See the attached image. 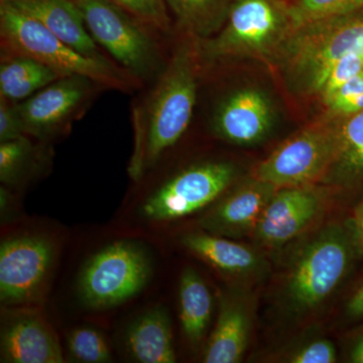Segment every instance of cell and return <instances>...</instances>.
<instances>
[{
  "label": "cell",
  "instance_id": "cell-1",
  "mask_svg": "<svg viewBox=\"0 0 363 363\" xmlns=\"http://www.w3.org/2000/svg\"><path fill=\"white\" fill-rule=\"evenodd\" d=\"M195 59L190 45L178 48L150 96L136 133L130 169L133 178L155 166L187 130L197 97Z\"/></svg>",
  "mask_w": 363,
  "mask_h": 363
},
{
  "label": "cell",
  "instance_id": "cell-2",
  "mask_svg": "<svg viewBox=\"0 0 363 363\" xmlns=\"http://www.w3.org/2000/svg\"><path fill=\"white\" fill-rule=\"evenodd\" d=\"M363 52V11L303 23L292 28L274 65L301 95H319L333 67Z\"/></svg>",
  "mask_w": 363,
  "mask_h": 363
},
{
  "label": "cell",
  "instance_id": "cell-3",
  "mask_svg": "<svg viewBox=\"0 0 363 363\" xmlns=\"http://www.w3.org/2000/svg\"><path fill=\"white\" fill-rule=\"evenodd\" d=\"M1 45L11 55L30 57L63 76H82L93 83L128 90L133 77L125 69L117 68L106 59L84 56L59 39L39 21L13 4H0Z\"/></svg>",
  "mask_w": 363,
  "mask_h": 363
},
{
  "label": "cell",
  "instance_id": "cell-4",
  "mask_svg": "<svg viewBox=\"0 0 363 363\" xmlns=\"http://www.w3.org/2000/svg\"><path fill=\"white\" fill-rule=\"evenodd\" d=\"M293 28L286 0H235L224 26L202 40L207 59L250 58L274 64Z\"/></svg>",
  "mask_w": 363,
  "mask_h": 363
},
{
  "label": "cell",
  "instance_id": "cell-5",
  "mask_svg": "<svg viewBox=\"0 0 363 363\" xmlns=\"http://www.w3.org/2000/svg\"><path fill=\"white\" fill-rule=\"evenodd\" d=\"M359 250L352 227L333 224L310 241L286 284V298L296 313L311 311L337 288Z\"/></svg>",
  "mask_w": 363,
  "mask_h": 363
},
{
  "label": "cell",
  "instance_id": "cell-6",
  "mask_svg": "<svg viewBox=\"0 0 363 363\" xmlns=\"http://www.w3.org/2000/svg\"><path fill=\"white\" fill-rule=\"evenodd\" d=\"M340 118L328 113L298 131L260 162L252 177L277 189L314 185L337 164Z\"/></svg>",
  "mask_w": 363,
  "mask_h": 363
},
{
  "label": "cell",
  "instance_id": "cell-7",
  "mask_svg": "<svg viewBox=\"0 0 363 363\" xmlns=\"http://www.w3.org/2000/svg\"><path fill=\"white\" fill-rule=\"evenodd\" d=\"M152 272L149 252L140 243L116 241L95 253L78 279L81 302L91 309H106L140 292Z\"/></svg>",
  "mask_w": 363,
  "mask_h": 363
},
{
  "label": "cell",
  "instance_id": "cell-8",
  "mask_svg": "<svg viewBox=\"0 0 363 363\" xmlns=\"http://www.w3.org/2000/svg\"><path fill=\"white\" fill-rule=\"evenodd\" d=\"M95 42L133 76L156 70L157 49L138 18L108 0H73ZM142 23V21H140Z\"/></svg>",
  "mask_w": 363,
  "mask_h": 363
},
{
  "label": "cell",
  "instance_id": "cell-9",
  "mask_svg": "<svg viewBox=\"0 0 363 363\" xmlns=\"http://www.w3.org/2000/svg\"><path fill=\"white\" fill-rule=\"evenodd\" d=\"M235 175L233 164L223 162L184 169L147 198L143 217L150 222H168L195 213L220 198Z\"/></svg>",
  "mask_w": 363,
  "mask_h": 363
},
{
  "label": "cell",
  "instance_id": "cell-10",
  "mask_svg": "<svg viewBox=\"0 0 363 363\" xmlns=\"http://www.w3.org/2000/svg\"><path fill=\"white\" fill-rule=\"evenodd\" d=\"M55 247L40 235H21L0 245V301L6 307L28 308L44 296Z\"/></svg>",
  "mask_w": 363,
  "mask_h": 363
},
{
  "label": "cell",
  "instance_id": "cell-11",
  "mask_svg": "<svg viewBox=\"0 0 363 363\" xmlns=\"http://www.w3.org/2000/svg\"><path fill=\"white\" fill-rule=\"evenodd\" d=\"M324 206V195L314 185L278 189L255 230L267 247H279L297 238Z\"/></svg>",
  "mask_w": 363,
  "mask_h": 363
},
{
  "label": "cell",
  "instance_id": "cell-12",
  "mask_svg": "<svg viewBox=\"0 0 363 363\" xmlns=\"http://www.w3.org/2000/svg\"><path fill=\"white\" fill-rule=\"evenodd\" d=\"M277 190L271 184L252 177L219 200L202 217L200 224L206 233L223 238L255 233L264 209Z\"/></svg>",
  "mask_w": 363,
  "mask_h": 363
},
{
  "label": "cell",
  "instance_id": "cell-13",
  "mask_svg": "<svg viewBox=\"0 0 363 363\" xmlns=\"http://www.w3.org/2000/svg\"><path fill=\"white\" fill-rule=\"evenodd\" d=\"M91 83L82 76H65L18 105L26 133L42 136L59 128L84 101Z\"/></svg>",
  "mask_w": 363,
  "mask_h": 363
},
{
  "label": "cell",
  "instance_id": "cell-14",
  "mask_svg": "<svg viewBox=\"0 0 363 363\" xmlns=\"http://www.w3.org/2000/svg\"><path fill=\"white\" fill-rule=\"evenodd\" d=\"M1 362L60 363L63 353L52 327L37 313H14L2 323Z\"/></svg>",
  "mask_w": 363,
  "mask_h": 363
},
{
  "label": "cell",
  "instance_id": "cell-15",
  "mask_svg": "<svg viewBox=\"0 0 363 363\" xmlns=\"http://www.w3.org/2000/svg\"><path fill=\"white\" fill-rule=\"evenodd\" d=\"M271 101L264 92L245 88L227 97L215 116L217 135L236 145H253L266 138L272 124Z\"/></svg>",
  "mask_w": 363,
  "mask_h": 363
},
{
  "label": "cell",
  "instance_id": "cell-16",
  "mask_svg": "<svg viewBox=\"0 0 363 363\" xmlns=\"http://www.w3.org/2000/svg\"><path fill=\"white\" fill-rule=\"evenodd\" d=\"M252 327V310L247 298L240 294L222 296L218 318L203 362H240L250 342Z\"/></svg>",
  "mask_w": 363,
  "mask_h": 363
},
{
  "label": "cell",
  "instance_id": "cell-17",
  "mask_svg": "<svg viewBox=\"0 0 363 363\" xmlns=\"http://www.w3.org/2000/svg\"><path fill=\"white\" fill-rule=\"evenodd\" d=\"M39 21L59 39L93 59L104 60L73 0H6Z\"/></svg>",
  "mask_w": 363,
  "mask_h": 363
},
{
  "label": "cell",
  "instance_id": "cell-18",
  "mask_svg": "<svg viewBox=\"0 0 363 363\" xmlns=\"http://www.w3.org/2000/svg\"><path fill=\"white\" fill-rule=\"evenodd\" d=\"M125 347L136 362H176L168 311L157 306L136 318L126 331Z\"/></svg>",
  "mask_w": 363,
  "mask_h": 363
},
{
  "label": "cell",
  "instance_id": "cell-19",
  "mask_svg": "<svg viewBox=\"0 0 363 363\" xmlns=\"http://www.w3.org/2000/svg\"><path fill=\"white\" fill-rule=\"evenodd\" d=\"M184 247L215 269L231 276H248L264 267V260L252 248L223 236L192 233L182 238Z\"/></svg>",
  "mask_w": 363,
  "mask_h": 363
},
{
  "label": "cell",
  "instance_id": "cell-20",
  "mask_svg": "<svg viewBox=\"0 0 363 363\" xmlns=\"http://www.w3.org/2000/svg\"><path fill=\"white\" fill-rule=\"evenodd\" d=\"M182 329L193 346L202 342L212 315V297L201 277L193 269L182 274L179 286Z\"/></svg>",
  "mask_w": 363,
  "mask_h": 363
},
{
  "label": "cell",
  "instance_id": "cell-21",
  "mask_svg": "<svg viewBox=\"0 0 363 363\" xmlns=\"http://www.w3.org/2000/svg\"><path fill=\"white\" fill-rule=\"evenodd\" d=\"M63 77L30 57L11 55L0 66V93L9 101H20Z\"/></svg>",
  "mask_w": 363,
  "mask_h": 363
},
{
  "label": "cell",
  "instance_id": "cell-22",
  "mask_svg": "<svg viewBox=\"0 0 363 363\" xmlns=\"http://www.w3.org/2000/svg\"><path fill=\"white\" fill-rule=\"evenodd\" d=\"M235 0H164L182 30L200 40L213 37L224 26Z\"/></svg>",
  "mask_w": 363,
  "mask_h": 363
},
{
  "label": "cell",
  "instance_id": "cell-23",
  "mask_svg": "<svg viewBox=\"0 0 363 363\" xmlns=\"http://www.w3.org/2000/svg\"><path fill=\"white\" fill-rule=\"evenodd\" d=\"M293 28L309 21L363 11V0H290Z\"/></svg>",
  "mask_w": 363,
  "mask_h": 363
},
{
  "label": "cell",
  "instance_id": "cell-24",
  "mask_svg": "<svg viewBox=\"0 0 363 363\" xmlns=\"http://www.w3.org/2000/svg\"><path fill=\"white\" fill-rule=\"evenodd\" d=\"M337 162L350 171L363 172V111L340 118Z\"/></svg>",
  "mask_w": 363,
  "mask_h": 363
},
{
  "label": "cell",
  "instance_id": "cell-25",
  "mask_svg": "<svg viewBox=\"0 0 363 363\" xmlns=\"http://www.w3.org/2000/svg\"><path fill=\"white\" fill-rule=\"evenodd\" d=\"M67 346L71 357L83 363H104L111 360V352L99 331L81 327L70 332Z\"/></svg>",
  "mask_w": 363,
  "mask_h": 363
},
{
  "label": "cell",
  "instance_id": "cell-26",
  "mask_svg": "<svg viewBox=\"0 0 363 363\" xmlns=\"http://www.w3.org/2000/svg\"><path fill=\"white\" fill-rule=\"evenodd\" d=\"M33 156L30 140L23 136L0 145V180L7 185L18 183Z\"/></svg>",
  "mask_w": 363,
  "mask_h": 363
},
{
  "label": "cell",
  "instance_id": "cell-27",
  "mask_svg": "<svg viewBox=\"0 0 363 363\" xmlns=\"http://www.w3.org/2000/svg\"><path fill=\"white\" fill-rule=\"evenodd\" d=\"M328 113L346 117L363 111V70L344 84L325 104Z\"/></svg>",
  "mask_w": 363,
  "mask_h": 363
},
{
  "label": "cell",
  "instance_id": "cell-28",
  "mask_svg": "<svg viewBox=\"0 0 363 363\" xmlns=\"http://www.w3.org/2000/svg\"><path fill=\"white\" fill-rule=\"evenodd\" d=\"M121 6L138 21L167 30L169 26L168 6L164 0H108Z\"/></svg>",
  "mask_w": 363,
  "mask_h": 363
},
{
  "label": "cell",
  "instance_id": "cell-29",
  "mask_svg": "<svg viewBox=\"0 0 363 363\" xmlns=\"http://www.w3.org/2000/svg\"><path fill=\"white\" fill-rule=\"evenodd\" d=\"M362 70L363 63L360 52H352L341 59L329 73L318 95L322 104H326L344 84Z\"/></svg>",
  "mask_w": 363,
  "mask_h": 363
},
{
  "label": "cell",
  "instance_id": "cell-30",
  "mask_svg": "<svg viewBox=\"0 0 363 363\" xmlns=\"http://www.w3.org/2000/svg\"><path fill=\"white\" fill-rule=\"evenodd\" d=\"M292 363H333L336 362V350L327 339H318L305 344L288 357Z\"/></svg>",
  "mask_w": 363,
  "mask_h": 363
},
{
  "label": "cell",
  "instance_id": "cell-31",
  "mask_svg": "<svg viewBox=\"0 0 363 363\" xmlns=\"http://www.w3.org/2000/svg\"><path fill=\"white\" fill-rule=\"evenodd\" d=\"M26 130L18 116L16 106L13 107L11 101L1 97L0 100V142L16 140L25 136Z\"/></svg>",
  "mask_w": 363,
  "mask_h": 363
},
{
  "label": "cell",
  "instance_id": "cell-32",
  "mask_svg": "<svg viewBox=\"0 0 363 363\" xmlns=\"http://www.w3.org/2000/svg\"><path fill=\"white\" fill-rule=\"evenodd\" d=\"M346 314L352 319L363 317V285L353 294L346 306Z\"/></svg>",
  "mask_w": 363,
  "mask_h": 363
},
{
  "label": "cell",
  "instance_id": "cell-33",
  "mask_svg": "<svg viewBox=\"0 0 363 363\" xmlns=\"http://www.w3.org/2000/svg\"><path fill=\"white\" fill-rule=\"evenodd\" d=\"M351 227H352L359 250H363V203L358 208Z\"/></svg>",
  "mask_w": 363,
  "mask_h": 363
},
{
  "label": "cell",
  "instance_id": "cell-34",
  "mask_svg": "<svg viewBox=\"0 0 363 363\" xmlns=\"http://www.w3.org/2000/svg\"><path fill=\"white\" fill-rule=\"evenodd\" d=\"M350 359L351 362L363 363V331L351 346Z\"/></svg>",
  "mask_w": 363,
  "mask_h": 363
},
{
  "label": "cell",
  "instance_id": "cell-35",
  "mask_svg": "<svg viewBox=\"0 0 363 363\" xmlns=\"http://www.w3.org/2000/svg\"><path fill=\"white\" fill-rule=\"evenodd\" d=\"M362 63H363V52H362Z\"/></svg>",
  "mask_w": 363,
  "mask_h": 363
},
{
  "label": "cell",
  "instance_id": "cell-36",
  "mask_svg": "<svg viewBox=\"0 0 363 363\" xmlns=\"http://www.w3.org/2000/svg\"><path fill=\"white\" fill-rule=\"evenodd\" d=\"M286 1H290V0H286Z\"/></svg>",
  "mask_w": 363,
  "mask_h": 363
}]
</instances>
